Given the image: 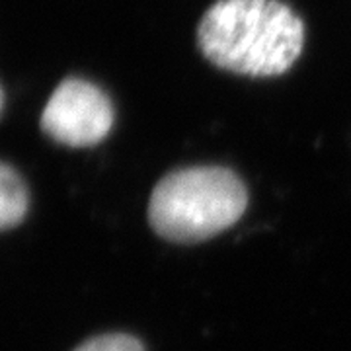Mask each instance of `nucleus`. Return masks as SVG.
<instances>
[{
    "instance_id": "nucleus-3",
    "label": "nucleus",
    "mask_w": 351,
    "mask_h": 351,
    "mask_svg": "<svg viewBox=\"0 0 351 351\" xmlns=\"http://www.w3.org/2000/svg\"><path fill=\"white\" fill-rule=\"evenodd\" d=\"M113 106L100 88L80 78H69L47 101L41 127L66 147H92L110 133Z\"/></svg>"
},
{
    "instance_id": "nucleus-6",
    "label": "nucleus",
    "mask_w": 351,
    "mask_h": 351,
    "mask_svg": "<svg viewBox=\"0 0 351 351\" xmlns=\"http://www.w3.org/2000/svg\"><path fill=\"white\" fill-rule=\"evenodd\" d=\"M2 101H4V96H2V90H0V112H2Z\"/></svg>"
},
{
    "instance_id": "nucleus-4",
    "label": "nucleus",
    "mask_w": 351,
    "mask_h": 351,
    "mask_svg": "<svg viewBox=\"0 0 351 351\" xmlns=\"http://www.w3.org/2000/svg\"><path fill=\"white\" fill-rule=\"evenodd\" d=\"M27 213V189L20 174L0 162V230L20 225Z\"/></svg>"
},
{
    "instance_id": "nucleus-2",
    "label": "nucleus",
    "mask_w": 351,
    "mask_h": 351,
    "mask_svg": "<svg viewBox=\"0 0 351 351\" xmlns=\"http://www.w3.org/2000/svg\"><path fill=\"white\" fill-rule=\"evenodd\" d=\"M246 203L239 176L226 168L199 166L160 180L152 191L149 219L164 239L199 242L234 225Z\"/></svg>"
},
{
    "instance_id": "nucleus-5",
    "label": "nucleus",
    "mask_w": 351,
    "mask_h": 351,
    "mask_svg": "<svg viewBox=\"0 0 351 351\" xmlns=\"http://www.w3.org/2000/svg\"><path fill=\"white\" fill-rule=\"evenodd\" d=\"M76 351H145L137 339L125 334H108L82 343Z\"/></svg>"
},
{
    "instance_id": "nucleus-1",
    "label": "nucleus",
    "mask_w": 351,
    "mask_h": 351,
    "mask_svg": "<svg viewBox=\"0 0 351 351\" xmlns=\"http://www.w3.org/2000/svg\"><path fill=\"white\" fill-rule=\"evenodd\" d=\"M197 45L219 69L277 76L299 59L304 24L279 0H219L201 18Z\"/></svg>"
}]
</instances>
